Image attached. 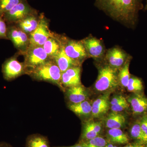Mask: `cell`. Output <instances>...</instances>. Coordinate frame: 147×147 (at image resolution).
<instances>
[{
    "instance_id": "obj_34",
    "label": "cell",
    "mask_w": 147,
    "mask_h": 147,
    "mask_svg": "<svg viewBox=\"0 0 147 147\" xmlns=\"http://www.w3.org/2000/svg\"><path fill=\"white\" fill-rule=\"evenodd\" d=\"M0 147H14L9 143L5 142H0Z\"/></svg>"
},
{
    "instance_id": "obj_5",
    "label": "cell",
    "mask_w": 147,
    "mask_h": 147,
    "mask_svg": "<svg viewBox=\"0 0 147 147\" xmlns=\"http://www.w3.org/2000/svg\"><path fill=\"white\" fill-rule=\"evenodd\" d=\"M63 47L69 57L81 63L88 59L86 50L81 40H75L62 35Z\"/></svg>"
},
{
    "instance_id": "obj_29",
    "label": "cell",
    "mask_w": 147,
    "mask_h": 147,
    "mask_svg": "<svg viewBox=\"0 0 147 147\" xmlns=\"http://www.w3.org/2000/svg\"><path fill=\"white\" fill-rule=\"evenodd\" d=\"M129 107V105L128 101L125 98L117 104L111 105V109L113 112L119 113L128 109Z\"/></svg>"
},
{
    "instance_id": "obj_24",
    "label": "cell",
    "mask_w": 147,
    "mask_h": 147,
    "mask_svg": "<svg viewBox=\"0 0 147 147\" xmlns=\"http://www.w3.org/2000/svg\"><path fill=\"white\" fill-rule=\"evenodd\" d=\"M131 139L135 142L147 144V137L142 130L140 125V119L135 122L129 130Z\"/></svg>"
},
{
    "instance_id": "obj_27",
    "label": "cell",
    "mask_w": 147,
    "mask_h": 147,
    "mask_svg": "<svg viewBox=\"0 0 147 147\" xmlns=\"http://www.w3.org/2000/svg\"><path fill=\"white\" fill-rule=\"evenodd\" d=\"M79 144L84 147H105L108 143L103 137L98 136L87 141H81Z\"/></svg>"
},
{
    "instance_id": "obj_1",
    "label": "cell",
    "mask_w": 147,
    "mask_h": 147,
    "mask_svg": "<svg viewBox=\"0 0 147 147\" xmlns=\"http://www.w3.org/2000/svg\"><path fill=\"white\" fill-rule=\"evenodd\" d=\"M144 0H94V6L110 18L128 28L134 29Z\"/></svg>"
},
{
    "instance_id": "obj_14",
    "label": "cell",
    "mask_w": 147,
    "mask_h": 147,
    "mask_svg": "<svg viewBox=\"0 0 147 147\" xmlns=\"http://www.w3.org/2000/svg\"><path fill=\"white\" fill-rule=\"evenodd\" d=\"M62 35L53 33V34L42 45L43 49L51 60L54 59L63 47Z\"/></svg>"
},
{
    "instance_id": "obj_6",
    "label": "cell",
    "mask_w": 147,
    "mask_h": 147,
    "mask_svg": "<svg viewBox=\"0 0 147 147\" xmlns=\"http://www.w3.org/2000/svg\"><path fill=\"white\" fill-rule=\"evenodd\" d=\"M88 58L96 62L103 60L107 49L102 40L89 35L82 40Z\"/></svg>"
},
{
    "instance_id": "obj_19",
    "label": "cell",
    "mask_w": 147,
    "mask_h": 147,
    "mask_svg": "<svg viewBox=\"0 0 147 147\" xmlns=\"http://www.w3.org/2000/svg\"><path fill=\"white\" fill-rule=\"evenodd\" d=\"M53 60L57 65L61 73L64 72L71 67L80 66L82 65L79 62L69 57L65 54L63 47L59 53L55 57Z\"/></svg>"
},
{
    "instance_id": "obj_26",
    "label": "cell",
    "mask_w": 147,
    "mask_h": 147,
    "mask_svg": "<svg viewBox=\"0 0 147 147\" xmlns=\"http://www.w3.org/2000/svg\"><path fill=\"white\" fill-rule=\"evenodd\" d=\"M127 91L134 93L141 92L144 90L143 82L141 79L131 76L126 87Z\"/></svg>"
},
{
    "instance_id": "obj_28",
    "label": "cell",
    "mask_w": 147,
    "mask_h": 147,
    "mask_svg": "<svg viewBox=\"0 0 147 147\" xmlns=\"http://www.w3.org/2000/svg\"><path fill=\"white\" fill-rule=\"evenodd\" d=\"M23 0H0V16L10 10Z\"/></svg>"
},
{
    "instance_id": "obj_21",
    "label": "cell",
    "mask_w": 147,
    "mask_h": 147,
    "mask_svg": "<svg viewBox=\"0 0 147 147\" xmlns=\"http://www.w3.org/2000/svg\"><path fill=\"white\" fill-rule=\"evenodd\" d=\"M107 138L113 144H124L129 142V138L121 129H109L107 132Z\"/></svg>"
},
{
    "instance_id": "obj_20",
    "label": "cell",
    "mask_w": 147,
    "mask_h": 147,
    "mask_svg": "<svg viewBox=\"0 0 147 147\" xmlns=\"http://www.w3.org/2000/svg\"><path fill=\"white\" fill-rule=\"evenodd\" d=\"M105 126L109 129H120L123 127L126 122L125 117L119 113H110L105 120Z\"/></svg>"
},
{
    "instance_id": "obj_3",
    "label": "cell",
    "mask_w": 147,
    "mask_h": 147,
    "mask_svg": "<svg viewBox=\"0 0 147 147\" xmlns=\"http://www.w3.org/2000/svg\"><path fill=\"white\" fill-rule=\"evenodd\" d=\"M98 67V75L94 84V89L98 92L110 91L119 85L118 69L103 63L102 61Z\"/></svg>"
},
{
    "instance_id": "obj_30",
    "label": "cell",
    "mask_w": 147,
    "mask_h": 147,
    "mask_svg": "<svg viewBox=\"0 0 147 147\" xmlns=\"http://www.w3.org/2000/svg\"><path fill=\"white\" fill-rule=\"evenodd\" d=\"M7 30L5 21L0 16V39H7Z\"/></svg>"
},
{
    "instance_id": "obj_25",
    "label": "cell",
    "mask_w": 147,
    "mask_h": 147,
    "mask_svg": "<svg viewBox=\"0 0 147 147\" xmlns=\"http://www.w3.org/2000/svg\"><path fill=\"white\" fill-rule=\"evenodd\" d=\"M132 58L131 56L129 58L123 66L119 70V84L123 88H126L127 86L131 75L129 73V66Z\"/></svg>"
},
{
    "instance_id": "obj_16",
    "label": "cell",
    "mask_w": 147,
    "mask_h": 147,
    "mask_svg": "<svg viewBox=\"0 0 147 147\" xmlns=\"http://www.w3.org/2000/svg\"><path fill=\"white\" fill-rule=\"evenodd\" d=\"M39 20L40 16L38 15L36 11L15 24L16 26L30 36L36 29Z\"/></svg>"
},
{
    "instance_id": "obj_31",
    "label": "cell",
    "mask_w": 147,
    "mask_h": 147,
    "mask_svg": "<svg viewBox=\"0 0 147 147\" xmlns=\"http://www.w3.org/2000/svg\"><path fill=\"white\" fill-rule=\"evenodd\" d=\"M140 123L142 130L147 137V112L142 115L140 119Z\"/></svg>"
},
{
    "instance_id": "obj_17",
    "label": "cell",
    "mask_w": 147,
    "mask_h": 147,
    "mask_svg": "<svg viewBox=\"0 0 147 147\" xmlns=\"http://www.w3.org/2000/svg\"><path fill=\"white\" fill-rule=\"evenodd\" d=\"M65 91L66 96L70 103H79L86 100L88 98V92L82 84L67 88Z\"/></svg>"
},
{
    "instance_id": "obj_33",
    "label": "cell",
    "mask_w": 147,
    "mask_h": 147,
    "mask_svg": "<svg viewBox=\"0 0 147 147\" xmlns=\"http://www.w3.org/2000/svg\"><path fill=\"white\" fill-rule=\"evenodd\" d=\"M122 147H147V144L135 142L134 143L127 144Z\"/></svg>"
},
{
    "instance_id": "obj_2",
    "label": "cell",
    "mask_w": 147,
    "mask_h": 147,
    "mask_svg": "<svg viewBox=\"0 0 147 147\" xmlns=\"http://www.w3.org/2000/svg\"><path fill=\"white\" fill-rule=\"evenodd\" d=\"M27 74L35 80L50 82L58 86L63 91H65L61 84V72L53 60L30 70Z\"/></svg>"
},
{
    "instance_id": "obj_8",
    "label": "cell",
    "mask_w": 147,
    "mask_h": 147,
    "mask_svg": "<svg viewBox=\"0 0 147 147\" xmlns=\"http://www.w3.org/2000/svg\"><path fill=\"white\" fill-rule=\"evenodd\" d=\"M131 56L122 48L117 45L107 49L102 62L119 70Z\"/></svg>"
},
{
    "instance_id": "obj_15",
    "label": "cell",
    "mask_w": 147,
    "mask_h": 147,
    "mask_svg": "<svg viewBox=\"0 0 147 147\" xmlns=\"http://www.w3.org/2000/svg\"><path fill=\"white\" fill-rule=\"evenodd\" d=\"M110 92L105 93L94 100L92 104V115L93 117H100L108 112L110 107Z\"/></svg>"
},
{
    "instance_id": "obj_10",
    "label": "cell",
    "mask_w": 147,
    "mask_h": 147,
    "mask_svg": "<svg viewBox=\"0 0 147 147\" xmlns=\"http://www.w3.org/2000/svg\"><path fill=\"white\" fill-rule=\"evenodd\" d=\"M2 71L4 78L7 81L16 79L22 74L26 73L24 63L19 62L15 56L5 61L2 65Z\"/></svg>"
},
{
    "instance_id": "obj_36",
    "label": "cell",
    "mask_w": 147,
    "mask_h": 147,
    "mask_svg": "<svg viewBox=\"0 0 147 147\" xmlns=\"http://www.w3.org/2000/svg\"><path fill=\"white\" fill-rule=\"evenodd\" d=\"M105 147H118L117 146L115 145H113V144H111V143H109V144H107Z\"/></svg>"
},
{
    "instance_id": "obj_23",
    "label": "cell",
    "mask_w": 147,
    "mask_h": 147,
    "mask_svg": "<svg viewBox=\"0 0 147 147\" xmlns=\"http://www.w3.org/2000/svg\"><path fill=\"white\" fill-rule=\"evenodd\" d=\"M26 147H51L47 137L40 134H31L27 137Z\"/></svg>"
},
{
    "instance_id": "obj_37",
    "label": "cell",
    "mask_w": 147,
    "mask_h": 147,
    "mask_svg": "<svg viewBox=\"0 0 147 147\" xmlns=\"http://www.w3.org/2000/svg\"><path fill=\"white\" fill-rule=\"evenodd\" d=\"M144 9L145 10H147V0L146 1V4L145 5V6L144 7Z\"/></svg>"
},
{
    "instance_id": "obj_9",
    "label": "cell",
    "mask_w": 147,
    "mask_h": 147,
    "mask_svg": "<svg viewBox=\"0 0 147 147\" xmlns=\"http://www.w3.org/2000/svg\"><path fill=\"white\" fill-rule=\"evenodd\" d=\"M36 11L31 7L26 0H23L5 13L2 17L8 24H16Z\"/></svg>"
},
{
    "instance_id": "obj_7",
    "label": "cell",
    "mask_w": 147,
    "mask_h": 147,
    "mask_svg": "<svg viewBox=\"0 0 147 147\" xmlns=\"http://www.w3.org/2000/svg\"><path fill=\"white\" fill-rule=\"evenodd\" d=\"M39 24L36 29L29 36V46H42L53 34L49 28L47 18L42 13L40 15Z\"/></svg>"
},
{
    "instance_id": "obj_11",
    "label": "cell",
    "mask_w": 147,
    "mask_h": 147,
    "mask_svg": "<svg viewBox=\"0 0 147 147\" xmlns=\"http://www.w3.org/2000/svg\"><path fill=\"white\" fill-rule=\"evenodd\" d=\"M7 39L11 40L19 53L24 54L30 45V37L28 35L16 26L7 27Z\"/></svg>"
},
{
    "instance_id": "obj_4",
    "label": "cell",
    "mask_w": 147,
    "mask_h": 147,
    "mask_svg": "<svg viewBox=\"0 0 147 147\" xmlns=\"http://www.w3.org/2000/svg\"><path fill=\"white\" fill-rule=\"evenodd\" d=\"M27 72L51 60L42 46H29L23 54Z\"/></svg>"
},
{
    "instance_id": "obj_32",
    "label": "cell",
    "mask_w": 147,
    "mask_h": 147,
    "mask_svg": "<svg viewBox=\"0 0 147 147\" xmlns=\"http://www.w3.org/2000/svg\"><path fill=\"white\" fill-rule=\"evenodd\" d=\"M125 99V98L122 95H117L112 98V100L110 102L111 105H115L118 102H121L122 100Z\"/></svg>"
},
{
    "instance_id": "obj_13",
    "label": "cell",
    "mask_w": 147,
    "mask_h": 147,
    "mask_svg": "<svg viewBox=\"0 0 147 147\" xmlns=\"http://www.w3.org/2000/svg\"><path fill=\"white\" fill-rule=\"evenodd\" d=\"M134 115H144L147 112V97L142 93H134L127 99Z\"/></svg>"
},
{
    "instance_id": "obj_22",
    "label": "cell",
    "mask_w": 147,
    "mask_h": 147,
    "mask_svg": "<svg viewBox=\"0 0 147 147\" xmlns=\"http://www.w3.org/2000/svg\"><path fill=\"white\" fill-rule=\"evenodd\" d=\"M68 108L79 117L88 116L92 113V105L86 100L77 103H69Z\"/></svg>"
},
{
    "instance_id": "obj_35",
    "label": "cell",
    "mask_w": 147,
    "mask_h": 147,
    "mask_svg": "<svg viewBox=\"0 0 147 147\" xmlns=\"http://www.w3.org/2000/svg\"><path fill=\"white\" fill-rule=\"evenodd\" d=\"M84 147L80 144H77L74 145V146H61V147Z\"/></svg>"
},
{
    "instance_id": "obj_12",
    "label": "cell",
    "mask_w": 147,
    "mask_h": 147,
    "mask_svg": "<svg viewBox=\"0 0 147 147\" xmlns=\"http://www.w3.org/2000/svg\"><path fill=\"white\" fill-rule=\"evenodd\" d=\"M82 68L80 66L68 69L61 74V84L65 89L82 85L81 81Z\"/></svg>"
},
{
    "instance_id": "obj_18",
    "label": "cell",
    "mask_w": 147,
    "mask_h": 147,
    "mask_svg": "<svg viewBox=\"0 0 147 147\" xmlns=\"http://www.w3.org/2000/svg\"><path fill=\"white\" fill-rule=\"evenodd\" d=\"M102 129L100 122L88 121L83 126L81 141H87L98 137Z\"/></svg>"
}]
</instances>
